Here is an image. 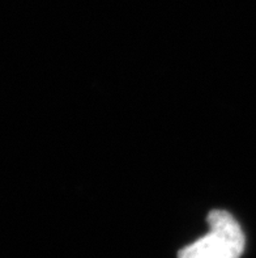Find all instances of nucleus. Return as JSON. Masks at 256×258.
Instances as JSON below:
<instances>
[{"label":"nucleus","mask_w":256,"mask_h":258,"mask_svg":"<svg viewBox=\"0 0 256 258\" xmlns=\"http://www.w3.org/2000/svg\"><path fill=\"white\" fill-rule=\"evenodd\" d=\"M209 232L179 252L178 258H239L244 235L238 222L224 210H213L207 218Z\"/></svg>","instance_id":"obj_1"}]
</instances>
